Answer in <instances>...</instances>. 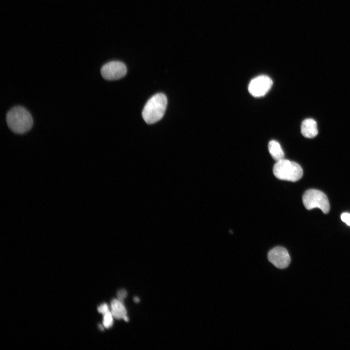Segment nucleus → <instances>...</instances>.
I'll use <instances>...</instances> for the list:
<instances>
[{
  "instance_id": "f257e3e1",
  "label": "nucleus",
  "mask_w": 350,
  "mask_h": 350,
  "mask_svg": "<svg viewBox=\"0 0 350 350\" xmlns=\"http://www.w3.org/2000/svg\"><path fill=\"white\" fill-rule=\"evenodd\" d=\"M6 120L9 128L17 134L28 132L33 125L31 115L21 106H16L11 108L6 114Z\"/></svg>"
},
{
  "instance_id": "f03ea898",
  "label": "nucleus",
  "mask_w": 350,
  "mask_h": 350,
  "mask_svg": "<svg viewBox=\"0 0 350 350\" xmlns=\"http://www.w3.org/2000/svg\"><path fill=\"white\" fill-rule=\"evenodd\" d=\"M167 105L166 96L158 93L152 96L145 104L142 112L143 120L148 124L159 121L164 116Z\"/></svg>"
},
{
  "instance_id": "7ed1b4c3",
  "label": "nucleus",
  "mask_w": 350,
  "mask_h": 350,
  "mask_svg": "<svg viewBox=\"0 0 350 350\" xmlns=\"http://www.w3.org/2000/svg\"><path fill=\"white\" fill-rule=\"evenodd\" d=\"M273 172L278 179L292 182L298 180L303 175L302 169L298 164L284 158L276 162Z\"/></svg>"
},
{
  "instance_id": "20e7f679",
  "label": "nucleus",
  "mask_w": 350,
  "mask_h": 350,
  "mask_svg": "<svg viewBox=\"0 0 350 350\" xmlns=\"http://www.w3.org/2000/svg\"><path fill=\"white\" fill-rule=\"evenodd\" d=\"M303 204L308 210L317 208L326 214L330 210V204L326 194L316 189L307 190L302 196Z\"/></svg>"
},
{
  "instance_id": "39448f33",
  "label": "nucleus",
  "mask_w": 350,
  "mask_h": 350,
  "mask_svg": "<svg viewBox=\"0 0 350 350\" xmlns=\"http://www.w3.org/2000/svg\"><path fill=\"white\" fill-rule=\"evenodd\" d=\"M127 72L125 65L122 62L113 61L103 66L101 73L103 77L107 80H115L124 76Z\"/></svg>"
},
{
  "instance_id": "423d86ee",
  "label": "nucleus",
  "mask_w": 350,
  "mask_h": 350,
  "mask_svg": "<svg viewBox=\"0 0 350 350\" xmlns=\"http://www.w3.org/2000/svg\"><path fill=\"white\" fill-rule=\"evenodd\" d=\"M272 85V80L269 77L264 75H260L250 82L248 90L252 96L262 97L270 90Z\"/></svg>"
},
{
  "instance_id": "0eeeda50",
  "label": "nucleus",
  "mask_w": 350,
  "mask_h": 350,
  "mask_svg": "<svg viewBox=\"0 0 350 350\" xmlns=\"http://www.w3.org/2000/svg\"><path fill=\"white\" fill-rule=\"evenodd\" d=\"M268 261L275 267L280 269L285 268L291 262L288 251L282 246H276L268 253Z\"/></svg>"
},
{
  "instance_id": "6e6552de",
  "label": "nucleus",
  "mask_w": 350,
  "mask_h": 350,
  "mask_svg": "<svg viewBox=\"0 0 350 350\" xmlns=\"http://www.w3.org/2000/svg\"><path fill=\"white\" fill-rule=\"evenodd\" d=\"M301 133L307 138H313L318 134V129L316 122L312 119L304 120L301 125Z\"/></svg>"
},
{
  "instance_id": "1a4fd4ad",
  "label": "nucleus",
  "mask_w": 350,
  "mask_h": 350,
  "mask_svg": "<svg viewBox=\"0 0 350 350\" xmlns=\"http://www.w3.org/2000/svg\"><path fill=\"white\" fill-rule=\"evenodd\" d=\"M111 312L114 318L120 319L127 315L126 310L122 302L117 299H113L110 304Z\"/></svg>"
},
{
  "instance_id": "9d476101",
  "label": "nucleus",
  "mask_w": 350,
  "mask_h": 350,
  "mask_svg": "<svg viewBox=\"0 0 350 350\" xmlns=\"http://www.w3.org/2000/svg\"><path fill=\"white\" fill-rule=\"evenodd\" d=\"M268 148L270 155L276 161L284 158V152L278 141L274 140L270 141Z\"/></svg>"
},
{
  "instance_id": "9b49d317",
  "label": "nucleus",
  "mask_w": 350,
  "mask_h": 350,
  "mask_svg": "<svg viewBox=\"0 0 350 350\" xmlns=\"http://www.w3.org/2000/svg\"><path fill=\"white\" fill-rule=\"evenodd\" d=\"M113 316L111 311H108L104 314L103 324L104 327L106 329H109L112 327L113 323Z\"/></svg>"
},
{
  "instance_id": "f8f14e48",
  "label": "nucleus",
  "mask_w": 350,
  "mask_h": 350,
  "mask_svg": "<svg viewBox=\"0 0 350 350\" xmlns=\"http://www.w3.org/2000/svg\"><path fill=\"white\" fill-rule=\"evenodd\" d=\"M97 310L99 313L105 314L109 311V307L106 303H103L98 307Z\"/></svg>"
},
{
  "instance_id": "ddd939ff",
  "label": "nucleus",
  "mask_w": 350,
  "mask_h": 350,
  "mask_svg": "<svg viewBox=\"0 0 350 350\" xmlns=\"http://www.w3.org/2000/svg\"><path fill=\"white\" fill-rule=\"evenodd\" d=\"M127 293L125 290L121 289L119 290L117 293V298L122 302L123 299L126 298Z\"/></svg>"
},
{
  "instance_id": "4468645a",
  "label": "nucleus",
  "mask_w": 350,
  "mask_h": 350,
  "mask_svg": "<svg viewBox=\"0 0 350 350\" xmlns=\"http://www.w3.org/2000/svg\"><path fill=\"white\" fill-rule=\"evenodd\" d=\"M341 219L343 222L350 226V213L348 212L343 213L341 215Z\"/></svg>"
},
{
  "instance_id": "2eb2a0df",
  "label": "nucleus",
  "mask_w": 350,
  "mask_h": 350,
  "mask_svg": "<svg viewBox=\"0 0 350 350\" xmlns=\"http://www.w3.org/2000/svg\"><path fill=\"white\" fill-rule=\"evenodd\" d=\"M134 300L136 303H138L140 301V299L138 297H135L134 298Z\"/></svg>"
},
{
  "instance_id": "dca6fc26",
  "label": "nucleus",
  "mask_w": 350,
  "mask_h": 350,
  "mask_svg": "<svg viewBox=\"0 0 350 350\" xmlns=\"http://www.w3.org/2000/svg\"><path fill=\"white\" fill-rule=\"evenodd\" d=\"M123 320H124V321H125L126 322H127V321H129V318H128V317H127V315H125V316L123 317Z\"/></svg>"
}]
</instances>
